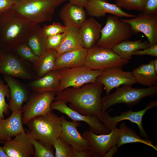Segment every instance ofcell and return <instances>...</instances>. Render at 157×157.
I'll return each instance as SVG.
<instances>
[{
    "label": "cell",
    "mask_w": 157,
    "mask_h": 157,
    "mask_svg": "<svg viewBox=\"0 0 157 157\" xmlns=\"http://www.w3.org/2000/svg\"><path fill=\"white\" fill-rule=\"evenodd\" d=\"M118 148L116 145L113 146L105 155L104 157H111L116 153Z\"/></svg>",
    "instance_id": "7bdbcfd3"
},
{
    "label": "cell",
    "mask_w": 157,
    "mask_h": 157,
    "mask_svg": "<svg viewBox=\"0 0 157 157\" xmlns=\"http://www.w3.org/2000/svg\"><path fill=\"white\" fill-rule=\"evenodd\" d=\"M70 3L78 6L85 8L89 0H68Z\"/></svg>",
    "instance_id": "60d3db41"
},
{
    "label": "cell",
    "mask_w": 157,
    "mask_h": 157,
    "mask_svg": "<svg viewBox=\"0 0 157 157\" xmlns=\"http://www.w3.org/2000/svg\"><path fill=\"white\" fill-rule=\"evenodd\" d=\"M157 94V85L147 88H134L124 85L117 88L114 93L107 94L101 99V112L118 104H124L131 107L137 104L143 98L153 97Z\"/></svg>",
    "instance_id": "8992f818"
},
{
    "label": "cell",
    "mask_w": 157,
    "mask_h": 157,
    "mask_svg": "<svg viewBox=\"0 0 157 157\" xmlns=\"http://www.w3.org/2000/svg\"><path fill=\"white\" fill-rule=\"evenodd\" d=\"M120 133L117 127L108 133L97 134L90 130L83 132L82 136L88 142L93 157H104L113 146L116 145Z\"/></svg>",
    "instance_id": "7c38bea8"
},
{
    "label": "cell",
    "mask_w": 157,
    "mask_h": 157,
    "mask_svg": "<svg viewBox=\"0 0 157 157\" xmlns=\"http://www.w3.org/2000/svg\"><path fill=\"white\" fill-rule=\"evenodd\" d=\"M96 82L104 86L107 94H109L113 89L121 85L131 86L137 83L132 72L123 71L119 67L103 71Z\"/></svg>",
    "instance_id": "9a60e30c"
},
{
    "label": "cell",
    "mask_w": 157,
    "mask_h": 157,
    "mask_svg": "<svg viewBox=\"0 0 157 157\" xmlns=\"http://www.w3.org/2000/svg\"><path fill=\"white\" fill-rule=\"evenodd\" d=\"M0 157H8L5 152L3 147L0 146Z\"/></svg>",
    "instance_id": "bcb514c9"
},
{
    "label": "cell",
    "mask_w": 157,
    "mask_h": 157,
    "mask_svg": "<svg viewBox=\"0 0 157 157\" xmlns=\"http://www.w3.org/2000/svg\"><path fill=\"white\" fill-rule=\"evenodd\" d=\"M60 81L58 70H52L42 77L33 80L27 86L34 92L53 91L57 93Z\"/></svg>",
    "instance_id": "cb8c5ba5"
},
{
    "label": "cell",
    "mask_w": 157,
    "mask_h": 157,
    "mask_svg": "<svg viewBox=\"0 0 157 157\" xmlns=\"http://www.w3.org/2000/svg\"><path fill=\"white\" fill-rule=\"evenodd\" d=\"M6 97L10 99V90L7 85L0 79V119L4 118V114L9 115V105L6 102Z\"/></svg>",
    "instance_id": "836d02e7"
},
{
    "label": "cell",
    "mask_w": 157,
    "mask_h": 157,
    "mask_svg": "<svg viewBox=\"0 0 157 157\" xmlns=\"http://www.w3.org/2000/svg\"><path fill=\"white\" fill-rule=\"evenodd\" d=\"M15 0H0V15L4 11L12 8Z\"/></svg>",
    "instance_id": "ab89813d"
},
{
    "label": "cell",
    "mask_w": 157,
    "mask_h": 157,
    "mask_svg": "<svg viewBox=\"0 0 157 157\" xmlns=\"http://www.w3.org/2000/svg\"><path fill=\"white\" fill-rule=\"evenodd\" d=\"M103 85L96 82L78 88L69 87L57 93L55 100L70 103L69 107L85 115L95 116L101 113V94Z\"/></svg>",
    "instance_id": "6da1fadb"
},
{
    "label": "cell",
    "mask_w": 157,
    "mask_h": 157,
    "mask_svg": "<svg viewBox=\"0 0 157 157\" xmlns=\"http://www.w3.org/2000/svg\"><path fill=\"white\" fill-rule=\"evenodd\" d=\"M133 55L142 56L148 55L157 57V44L142 50H139L133 53Z\"/></svg>",
    "instance_id": "f35d334b"
},
{
    "label": "cell",
    "mask_w": 157,
    "mask_h": 157,
    "mask_svg": "<svg viewBox=\"0 0 157 157\" xmlns=\"http://www.w3.org/2000/svg\"><path fill=\"white\" fill-rule=\"evenodd\" d=\"M142 41V39L134 41L127 40L116 45L112 49L122 58L129 60L135 51L150 47L148 41Z\"/></svg>",
    "instance_id": "d4e9b609"
},
{
    "label": "cell",
    "mask_w": 157,
    "mask_h": 157,
    "mask_svg": "<svg viewBox=\"0 0 157 157\" xmlns=\"http://www.w3.org/2000/svg\"><path fill=\"white\" fill-rule=\"evenodd\" d=\"M55 100L51 104L52 110H57L64 113L73 120L85 122L88 124L90 130L96 134H106L111 132L96 116L84 115L68 106L65 101L61 99Z\"/></svg>",
    "instance_id": "4fadbf2b"
},
{
    "label": "cell",
    "mask_w": 157,
    "mask_h": 157,
    "mask_svg": "<svg viewBox=\"0 0 157 157\" xmlns=\"http://www.w3.org/2000/svg\"><path fill=\"white\" fill-rule=\"evenodd\" d=\"M39 24H35L12 8L0 15V43L8 52L26 42Z\"/></svg>",
    "instance_id": "7a4b0ae2"
},
{
    "label": "cell",
    "mask_w": 157,
    "mask_h": 157,
    "mask_svg": "<svg viewBox=\"0 0 157 157\" xmlns=\"http://www.w3.org/2000/svg\"><path fill=\"white\" fill-rule=\"evenodd\" d=\"M67 27L61 43L57 50V56L65 52L83 47L79 28Z\"/></svg>",
    "instance_id": "f1b7e54d"
},
{
    "label": "cell",
    "mask_w": 157,
    "mask_h": 157,
    "mask_svg": "<svg viewBox=\"0 0 157 157\" xmlns=\"http://www.w3.org/2000/svg\"><path fill=\"white\" fill-rule=\"evenodd\" d=\"M3 78L10 90L9 110L12 111L21 110L23 103L27 101L30 95V89L13 77L4 75Z\"/></svg>",
    "instance_id": "ac0fdd59"
},
{
    "label": "cell",
    "mask_w": 157,
    "mask_h": 157,
    "mask_svg": "<svg viewBox=\"0 0 157 157\" xmlns=\"http://www.w3.org/2000/svg\"><path fill=\"white\" fill-rule=\"evenodd\" d=\"M84 8L69 3L64 5L59 13V16L65 26L79 28L87 19L86 13Z\"/></svg>",
    "instance_id": "603a6c76"
},
{
    "label": "cell",
    "mask_w": 157,
    "mask_h": 157,
    "mask_svg": "<svg viewBox=\"0 0 157 157\" xmlns=\"http://www.w3.org/2000/svg\"><path fill=\"white\" fill-rule=\"evenodd\" d=\"M3 149L8 157H30L34 155V147L25 131L14 138L3 141Z\"/></svg>",
    "instance_id": "e0dca14e"
},
{
    "label": "cell",
    "mask_w": 157,
    "mask_h": 157,
    "mask_svg": "<svg viewBox=\"0 0 157 157\" xmlns=\"http://www.w3.org/2000/svg\"><path fill=\"white\" fill-rule=\"evenodd\" d=\"M140 11L145 14H157V0H143Z\"/></svg>",
    "instance_id": "8d00e7d4"
},
{
    "label": "cell",
    "mask_w": 157,
    "mask_h": 157,
    "mask_svg": "<svg viewBox=\"0 0 157 157\" xmlns=\"http://www.w3.org/2000/svg\"><path fill=\"white\" fill-rule=\"evenodd\" d=\"M102 0L106 2H107L108 0Z\"/></svg>",
    "instance_id": "7dc6e473"
},
{
    "label": "cell",
    "mask_w": 157,
    "mask_h": 157,
    "mask_svg": "<svg viewBox=\"0 0 157 157\" xmlns=\"http://www.w3.org/2000/svg\"><path fill=\"white\" fill-rule=\"evenodd\" d=\"M3 142L0 141V144H1V143H3Z\"/></svg>",
    "instance_id": "c3c4849f"
},
{
    "label": "cell",
    "mask_w": 157,
    "mask_h": 157,
    "mask_svg": "<svg viewBox=\"0 0 157 157\" xmlns=\"http://www.w3.org/2000/svg\"><path fill=\"white\" fill-rule=\"evenodd\" d=\"M47 39L42 28L38 25L26 42L35 53L40 57L47 50Z\"/></svg>",
    "instance_id": "f546056e"
},
{
    "label": "cell",
    "mask_w": 157,
    "mask_h": 157,
    "mask_svg": "<svg viewBox=\"0 0 157 157\" xmlns=\"http://www.w3.org/2000/svg\"><path fill=\"white\" fill-rule=\"evenodd\" d=\"M67 27L58 22H55L49 25H44L42 28L43 32L48 38L65 32Z\"/></svg>",
    "instance_id": "e575fe53"
},
{
    "label": "cell",
    "mask_w": 157,
    "mask_h": 157,
    "mask_svg": "<svg viewBox=\"0 0 157 157\" xmlns=\"http://www.w3.org/2000/svg\"><path fill=\"white\" fill-rule=\"evenodd\" d=\"M60 78L58 92L69 88H78L96 82L103 71L92 69L84 66L64 68L58 70Z\"/></svg>",
    "instance_id": "ba28073f"
},
{
    "label": "cell",
    "mask_w": 157,
    "mask_h": 157,
    "mask_svg": "<svg viewBox=\"0 0 157 157\" xmlns=\"http://www.w3.org/2000/svg\"><path fill=\"white\" fill-rule=\"evenodd\" d=\"M0 74L26 80L35 79L33 64L11 51L7 52L0 61Z\"/></svg>",
    "instance_id": "30bf717a"
},
{
    "label": "cell",
    "mask_w": 157,
    "mask_h": 157,
    "mask_svg": "<svg viewBox=\"0 0 157 157\" xmlns=\"http://www.w3.org/2000/svg\"><path fill=\"white\" fill-rule=\"evenodd\" d=\"M8 52L0 43V62L4 56Z\"/></svg>",
    "instance_id": "ee69618b"
},
{
    "label": "cell",
    "mask_w": 157,
    "mask_h": 157,
    "mask_svg": "<svg viewBox=\"0 0 157 157\" xmlns=\"http://www.w3.org/2000/svg\"><path fill=\"white\" fill-rule=\"evenodd\" d=\"M157 106V101L153 100L148 104L143 110L137 111H132L131 109L122 112L119 115L110 116L108 111L102 112L98 119L110 131L117 127L118 123L125 120H129L132 123L136 124L138 127L141 136L148 139V135L144 129L142 125V119L145 113L149 109Z\"/></svg>",
    "instance_id": "8fae6325"
},
{
    "label": "cell",
    "mask_w": 157,
    "mask_h": 157,
    "mask_svg": "<svg viewBox=\"0 0 157 157\" xmlns=\"http://www.w3.org/2000/svg\"><path fill=\"white\" fill-rule=\"evenodd\" d=\"M57 56V51L47 49L33 66L35 79L41 78L53 70Z\"/></svg>",
    "instance_id": "484cf974"
},
{
    "label": "cell",
    "mask_w": 157,
    "mask_h": 157,
    "mask_svg": "<svg viewBox=\"0 0 157 157\" xmlns=\"http://www.w3.org/2000/svg\"><path fill=\"white\" fill-rule=\"evenodd\" d=\"M132 73L137 83L148 87L156 85L157 73L152 63L142 64L134 69Z\"/></svg>",
    "instance_id": "4316f807"
},
{
    "label": "cell",
    "mask_w": 157,
    "mask_h": 157,
    "mask_svg": "<svg viewBox=\"0 0 157 157\" xmlns=\"http://www.w3.org/2000/svg\"><path fill=\"white\" fill-rule=\"evenodd\" d=\"M67 0H15L12 9L36 24L51 21L56 8Z\"/></svg>",
    "instance_id": "3957f363"
},
{
    "label": "cell",
    "mask_w": 157,
    "mask_h": 157,
    "mask_svg": "<svg viewBox=\"0 0 157 157\" xmlns=\"http://www.w3.org/2000/svg\"><path fill=\"white\" fill-rule=\"evenodd\" d=\"M143 0H115V4L121 9L141 11Z\"/></svg>",
    "instance_id": "d590c367"
},
{
    "label": "cell",
    "mask_w": 157,
    "mask_h": 157,
    "mask_svg": "<svg viewBox=\"0 0 157 157\" xmlns=\"http://www.w3.org/2000/svg\"><path fill=\"white\" fill-rule=\"evenodd\" d=\"M119 129V135L116 144L118 148L127 143H139L151 147L157 151V146L154 145L152 140L141 138L134 131L128 127L124 122L120 124Z\"/></svg>",
    "instance_id": "83f0119b"
},
{
    "label": "cell",
    "mask_w": 157,
    "mask_h": 157,
    "mask_svg": "<svg viewBox=\"0 0 157 157\" xmlns=\"http://www.w3.org/2000/svg\"><path fill=\"white\" fill-rule=\"evenodd\" d=\"M137 33L129 24L119 17L110 15L101 31L100 38L96 44L99 47L112 49L119 43L129 40Z\"/></svg>",
    "instance_id": "5b68a950"
},
{
    "label": "cell",
    "mask_w": 157,
    "mask_h": 157,
    "mask_svg": "<svg viewBox=\"0 0 157 157\" xmlns=\"http://www.w3.org/2000/svg\"><path fill=\"white\" fill-rule=\"evenodd\" d=\"M11 51L33 65L35 64L39 59V57L35 53L26 42L18 44Z\"/></svg>",
    "instance_id": "4dcf8cb0"
},
{
    "label": "cell",
    "mask_w": 157,
    "mask_h": 157,
    "mask_svg": "<svg viewBox=\"0 0 157 157\" xmlns=\"http://www.w3.org/2000/svg\"><path fill=\"white\" fill-rule=\"evenodd\" d=\"M120 20L130 25L137 34L139 32L143 33L150 47L157 44V14L147 15L141 13L134 17Z\"/></svg>",
    "instance_id": "5bb4252c"
},
{
    "label": "cell",
    "mask_w": 157,
    "mask_h": 157,
    "mask_svg": "<svg viewBox=\"0 0 157 157\" xmlns=\"http://www.w3.org/2000/svg\"><path fill=\"white\" fill-rule=\"evenodd\" d=\"M57 93L53 91L34 92L29 96L26 103L22 108L23 124H26L33 118L51 111V104Z\"/></svg>",
    "instance_id": "9c48e42d"
},
{
    "label": "cell",
    "mask_w": 157,
    "mask_h": 157,
    "mask_svg": "<svg viewBox=\"0 0 157 157\" xmlns=\"http://www.w3.org/2000/svg\"><path fill=\"white\" fill-rule=\"evenodd\" d=\"M102 28L101 24L93 17L86 19L79 28L83 48L88 50L96 44Z\"/></svg>",
    "instance_id": "44dd1931"
},
{
    "label": "cell",
    "mask_w": 157,
    "mask_h": 157,
    "mask_svg": "<svg viewBox=\"0 0 157 157\" xmlns=\"http://www.w3.org/2000/svg\"><path fill=\"white\" fill-rule=\"evenodd\" d=\"M65 34V32L47 38V49H51L57 51L61 43Z\"/></svg>",
    "instance_id": "74e56055"
},
{
    "label": "cell",
    "mask_w": 157,
    "mask_h": 157,
    "mask_svg": "<svg viewBox=\"0 0 157 157\" xmlns=\"http://www.w3.org/2000/svg\"><path fill=\"white\" fill-rule=\"evenodd\" d=\"M93 155L91 151L88 149L82 150L76 153L75 157H91Z\"/></svg>",
    "instance_id": "b9f144b4"
},
{
    "label": "cell",
    "mask_w": 157,
    "mask_h": 157,
    "mask_svg": "<svg viewBox=\"0 0 157 157\" xmlns=\"http://www.w3.org/2000/svg\"><path fill=\"white\" fill-rule=\"evenodd\" d=\"M11 115L6 119H0V141L11 139L24 131L22 121V110L13 111Z\"/></svg>",
    "instance_id": "ffe728a7"
},
{
    "label": "cell",
    "mask_w": 157,
    "mask_h": 157,
    "mask_svg": "<svg viewBox=\"0 0 157 157\" xmlns=\"http://www.w3.org/2000/svg\"><path fill=\"white\" fill-rule=\"evenodd\" d=\"M129 62V60L122 58L112 49L96 44L88 50L84 65L92 69L103 71L121 68Z\"/></svg>",
    "instance_id": "52a82bcc"
},
{
    "label": "cell",
    "mask_w": 157,
    "mask_h": 157,
    "mask_svg": "<svg viewBox=\"0 0 157 157\" xmlns=\"http://www.w3.org/2000/svg\"><path fill=\"white\" fill-rule=\"evenodd\" d=\"M26 125L31 136L47 146L53 147L61 131L60 118L51 111L33 118Z\"/></svg>",
    "instance_id": "277c9868"
},
{
    "label": "cell",
    "mask_w": 157,
    "mask_h": 157,
    "mask_svg": "<svg viewBox=\"0 0 157 157\" xmlns=\"http://www.w3.org/2000/svg\"><path fill=\"white\" fill-rule=\"evenodd\" d=\"M56 157H75L76 153L72 147L59 137L53 144Z\"/></svg>",
    "instance_id": "1f68e13d"
},
{
    "label": "cell",
    "mask_w": 157,
    "mask_h": 157,
    "mask_svg": "<svg viewBox=\"0 0 157 157\" xmlns=\"http://www.w3.org/2000/svg\"><path fill=\"white\" fill-rule=\"evenodd\" d=\"M60 118L61 131L59 138L71 145L76 153L83 150H90L88 142L77 130V128L81 125L79 122L73 120L69 121L64 116Z\"/></svg>",
    "instance_id": "2e32d148"
},
{
    "label": "cell",
    "mask_w": 157,
    "mask_h": 157,
    "mask_svg": "<svg viewBox=\"0 0 157 157\" xmlns=\"http://www.w3.org/2000/svg\"><path fill=\"white\" fill-rule=\"evenodd\" d=\"M150 62L152 63L156 72L157 73V59L156 58L154 60H151Z\"/></svg>",
    "instance_id": "f6af8a7d"
},
{
    "label": "cell",
    "mask_w": 157,
    "mask_h": 157,
    "mask_svg": "<svg viewBox=\"0 0 157 157\" xmlns=\"http://www.w3.org/2000/svg\"><path fill=\"white\" fill-rule=\"evenodd\" d=\"M28 133L30 140L34 149V157H55L52 146L45 145L33 138Z\"/></svg>",
    "instance_id": "d6a6232c"
},
{
    "label": "cell",
    "mask_w": 157,
    "mask_h": 157,
    "mask_svg": "<svg viewBox=\"0 0 157 157\" xmlns=\"http://www.w3.org/2000/svg\"><path fill=\"white\" fill-rule=\"evenodd\" d=\"M87 51L81 47L60 54L56 57L53 70L84 66Z\"/></svg>",
    "instance_id": "7402d4cb"
},
{
    "label": "cell",
    "mask_w": 157,
    "mask_h": 157,
    "mask_svg": "<svg viewBox=\"0 0 157 157\" xmlns=\"http://www.w3.org/2000/svg\"><path fill=\"white\" fill-rule=\"evenodd\" d=\"M89 16L97 18L109 13L119 17L132 18L136 15L123 11L115 4L110 3L101 0H89L85 8Z\"/></svg>",
    "instance_id": "d6986e66"
}]
</instances>
